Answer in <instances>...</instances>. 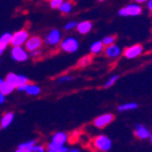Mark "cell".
<instances>
[{
	"label": "cell",
	"mask_w": 152,
	"mask_h": 152,
	"mask_svg": "<svg viewBox=\"0 0 152 152\" xmlns=\"http://www.w3.org/2000/svg\"><path fill=\"white\" fill-rule=\"evenodd\" d=\"M62 0H51L50 1V7L51 9H58V7L62 4Z\"/></svg>",
	"instance_id": "cell-29"
},
{
	"label": "cell",
	"mask_w": 152,
	"mask_h": 152,
	"mask_svg": "<svg viewBox=\"0 0 152 152\" xmlns=\"http://www.w3.org/2000/svg\"><path fill=\"white\" fill-rule=\"evenodd\" d=\"M91 56H83V58H81L80 60H79L78 65L80 66V67H85V66L89 65V64H91Z\"/></svg>",
	"instance_id": "cell-25"
},
{
	"label": "cell",
	"mask_w": 152,
	"mask_h": 152,
	"mask_svg": "<svg viewBox=\"0 0 152 152\" xmlns=\"http://www.w3.org/2000/svg\"><path fill=\"white\" fill-rule=\"evenodd\" d=\"M67 152H81V151L79 149H77V148H72V149H68Z\"/></svg>",
	"instance_id": "cell-33"
},
{
	"label": "cell",
	"mask_w": 152,
	"mask_h": 152,
	"mask_svg": "<svg viewBox=\"0 0 152 152\" xmlns=\"http://www.w3.org/2000/svg\"><path fill=\"white\" fill-rule=\"evenodd\" d=\"M142 12V9L140 5L136 3H131V4L126 5L124 8L120 9L118 11V14L122 17H127V16H138Z\"/></svg>",
	"instance_id": "cell-4"
},
{
	"label": "cell",
	"mask_w": 152,
	"mask_h": 152,
	"mask_svg": "<svg viewBox=\"0 0 152 152\" xmlns=\"http://www.w3.org/2000/svg\"><path fill=\"white\" fill-rule=\"evenodd\" d=\"M13 120H14V114H13L12 112L5 113V114L2 116V118H1V120H0V127L8 128L9 126L13 122Z\"/></svg>",
	"instance_id": "cell-14"
},
{
	"label": "cell",
	"mask_w": 152,
	"mask_h": 152,
	"mask_svg": "<svg viewBox=\"0 0 152 152\" xmlns=\"http://www.w3.org/2000/svg\"><path fill=\"white\" fill-rule=\"evenodd\" d=\"M60 12L64 13V14H67V13H70L72 10V3L69 2V1H63L62 4L58 7V9Z\"/></svg>",
	"instance_id": "cell-22"
},
{
	"label": "cell",
	"mask_w": 152,
	"mask_h": 152,
	"mask_svg": "<svg viewBox=\"0 0 152 152\" xmlns=\"http://www.w3.org/2000/svg\"><path fill=\"white\" fill-rule=\"evenodd\" d=\"M36 145V140H28V142H25L23 144H20L18 146V149H23V150H28L30 151V149L33 147V146H35Z\"/></svg>",
	"instance_id": "cell-23"
},
{
	"label": "cell",
	"mask_w": 152,
	"mask_h": 152,
	"mask_svg": "<svg viewBox=\"0 0 152 152\" xmlns=\"http://www.w3.org/2000/svg\"><path fill=\"white\" fill-rule=\"evenodd\" d=\"M142 50H144L142 46L140 45V44H136V45L130 46L127 49H124V58H129V60L130 58H135L142 53Z\"/></svg>",
	"instance_id": "cell-10"
},
{
	"label": "cell",
	"mask_w": 152,
	"mask_h": 152,
	"mask_svg": "<svg viewBox=\"0 0 152 152\" xmlns=\"http://www.w3.org/2000/svg\"><path fill=\"white\" fill-rule=\"evenodd\" d=\"M77 25H78V23H77V21H75V20L68 21V23L64 26V29H65V30H67V31L74 30V29L77 28Z\"/></svg>",
	"instance_id": "cell-27"
},
{
	"label": "cell",
	"mask_w": 152,
	"mask_h": 152,
	"mask_svg": "<svg viewBox=\"0 0 152 152\" xmlns=\"http://www.w3.org/2000/svg\"><path fill=\"white\" fill-rule=\"evenodd\" d=\"M118 78H119V77H118V75H114L113 77H111V78H110L109 80L104 83V87H105V88H107V87L113 86V85L116 83L117 80H118Z\"/></svg>",
	"instance_id": "cell-26"
},
{
	"label": "cell",
	"mask_w": 152,
	"mask_h": 152,
	"mask_svg": "<svg viewBox=\"0 0 152 152\" xmlns=\"http://www.w3.org/2000/svg\"><path fill=\"white\" fill-rule=\"evenodd\" d=\"M41 54H42L41 49H39V50H35V51H32V52H30V56H32L33 58H38L39 56H41Z\"/></svg>",
	"instance_id": "cell-30"
},
{
	"label": "cell",
	"mask_w": 152,
	"mask_h": 152,
	"mask_svg": "<svg viewBox=\"0 0 152 152\" xmlns=\"http://www.w3.org/2000/svg\"><path fill=\"white\" fill-rule=\"evenodd\" d=\"M11 56L16 62H26L28 60L29 54L23 47H13L11 50Z\"/></svg>",
	"instance_id": "cell-7"
},
{
	"label": "cell",
	"mask_w": 152,
	"mask_h": 152,
	"mask_svg": "<svg viewBox=\"0 0 152 152\" xmlns=\"http://www.w3.org/2000/svg\"><path fill=\"white\" fill-rule=\"evenodd\" d=\"M68 151V148L66 146H56V145H52L49 142L48 146H47V151L46 152H67Z\"/></svg>",
	"instance_id": "cell-21"
},
{
	"label": "cell",
	"mask_w": 152,
	"mask_h": 152,
	"mask_svg": "<svg viewBox=\"0 0 152 152\" xmlns=\"http://www.w3.org/2000/svg\"><path fill=\"white\" fill-rule=\"evenodd\" d=\"M11 39H12V34L9 32L3 33L2 35L0 36V48L5 49L9 45L11 44Z\"/></svg>",
	"instance_id": "cell-17"
},
{
	"label": "cell",
	"mask_w": 152,
	"mask_h": 152,
	"mask_svg": "<svg viewBox=\"0 0 152 152\" xmlns=\"http://www.w3.org/2000/svg\"><path fill=\"white\" fill-rule=\"evenodd\" d=\"M134 134L136 137H138L140 140H149L150 142L152 140V135L151 132L149 131L147 127H145L144 124H137L134 128Z\"/></svg>",
	"instance_id": "cell-8"
},
{
	"label": "cell",
	"mask_w": 152,
	"mask_h": 152,
	"mask_svg": "<svg viewBox=\"0 0 152 152\" xmlns=\"http://www.w3.org/2000/svg\"><path fill=\"white\" fill-rule=\"evenodd\" d=\"M45 147H44L43 145H37L36 144L35 146H33L32 148L30 149L29 152H45Z\"/></svg>",
	"instance_id": "cell-28"
},
{
	"label": "cell",
	"mask_w": 152,
	"mask_h": 152,
	"mask_svg": "<svg viewBox=\"0 0 152 152\" xmlns=\"http://www.w3.org/2000/svg\"><path fill=\"white\" fill-rule=\"evenodd\" d=\"M91 28H93V23L88 20H85V21H81V23H78L76 29L80 34H87L88 32H91Z\"/></svg>",
	"instance_id": "cell-13"
},
{
	"label": "cell",
	"mask_w": 152,
	"mask_h": 152,
	"mask_svg": "<svg viewBox=\"0 0 152 152\" xmlns=\"http://www.w3.org/2000/svg\"><path fill=\"white\" fill-rule=\"evenodd\" d=\"M15 152H29L28 150H23V149H17Z\"/></svg>",
	"instance_id": "cell-35"
},
{
	"label": "cell",
	"mask_w": 152,
	"mask_h": 152,
	"mask_svg": "<svg viewBox=\"0 0 152 152\" xmlns=\"http://www.w3.org/2000/svg\"><path fill=\"white\" fill-rule=\"evenodd\" d=\"M29 36V32L27 30H19L16 31L15 33L12 34V39H11V45L13 47H23L26 44V42L28 41Z\"/></svg>",
	"instance_id": "cell-3"
},
{
	"label": "cell",
	"mask_w": 152,
	"mask_h": 152,
	"mask_svg": "<svg viewBox=\"0 0 152 152\" xmlns=\"http://www.w3.org/2000/svg\"><path fill=\"white\" fill-rule=\"evenodd\" d=\"M61 32L56 29H53V30H51L50 32L46 35L45 37V44L49 46H56L58 44L61 43Z\"/></svg>",
	"instance_id": "cell-9"
},
{
	"label": "cell",
	"mask_w": 152,
	"mask_h": 152,
	"mask_svg": "<svg viewBox=\"0 0 152 152\" xmlns=\"http://www.w3.org/2000/svg\"><path fill=\"white\" fill-rule=\"evenodd\" d=\"M67 142H68V136L65 132H56L51 138L50 144L56 145V146H65Z\"/></svg>",
	"instance_id": "cell-11"
},
{
	"label": "cell",
	"mask_w": 152,
	"mask_h": 152,
	"mask_svg": "<svg viewBox=\"0 0 152 152\" xmlns=\"http://www.w3.org/2000/svg\"><path fill=\"white\" fill-rule=\"evenodd\" d=\"M115 41H116V37H115L114 35H107L102 38L101 43L103 44V46H105V47H109V46L114 45Z\"/></svg>",
	"instance_id": "cell-24"
},
{
	"label": "cell",
	"mask_w": 152,
	"mask_h": 152,
	"mask_svg": "<svg viewBox=\"0 0 152 152\" xmlns=\"http://www.w3.org/2000/svg\"><path fill=\"white\" fill-rule=\"evenodd\" d=\"M138 104L136 102H128V103L120 104L118 107V111L119 112H127V111H133V110L137 109Z\"/></svg>",
	"instance_id": "cell-19"
},
{
	"label": "cell",
	"mask_w": 152,
	"mask_h": 152,
	"mask_svg": "<svg viewBox=\"0 0 152 152\" xmlns=\"http://www.w3.org/2000/svg\"><path fill=\"white\" fill-rule=\"evenodd\" d=\"M43 45V39L39 36H31L28 38V41L25 44V50L27 52H32V51L39 50Z\"/></svg>",
	"instance_id": "cell-5"
},
{
	"label": "cell",
	"mask_w": 152,
	"mask_h": 152,
	"mask_svg": "<svg viewBox=\"0 0 152 152\" xmlns=\"http://www.w3.org/2000/svg\"><path fill=\"white\" fill-rule=\"evenodd\" d=\"M3 81H4V79H1V78H0V85H1V84L3 83Z\"/></svg>",
	"instance_id": "cell-36"
},
{
	"label": "cell",
	"mask_w": 152,
	"mask_h": 152,
	"mask_svg": "<svg viewBox=\"0 0 152 152\" xmlns=\"http://www.w3.org/2000/svg\"><path fill=\"white\" fill-rule=\"evenodd\" d=\"M91 148L96 151L107 152L112 148V140L107 135H98L91 142Z\"/></svg>",
	"instance_id": "cell-1"
},
{
	"label": "cell",
	"mask_w": 152,
	"mask_h": 152,
	"mask_svg": "<svg viewBox=\"0 0 152 152\" xmlns=\"http://www.w3.org/2000/svg\"><path fill=\"white\" fill-rule=\"evenodd\" d=\"M60 47L67 53H74L79 49V42L74 36H68L60 43Z\"/></svg>",
	"instance_id": "cell-2"
},
{
	"label": "cell",
	"mask_w": 152,
	"mask_h": 152,
	"mask_svg": "<svg viewBox=\"0 0 152 152\" xmlns=\"http://www.w3.org/2000/svg\"><path fill=\"white\" fill-rule=\"evenodd\" d=\"M25 93H27L30 96H36L41 93V87L36 84H30L28 83L25 86Z\"/></svg>",
	"instance_id": "cell-16"
},
{
	"label": "cell",
	"mask_w": 152,
	"mask_h": 152,
	"mask_svg": "<svg viewBox=\"0 0 152 152\" xmlns=\"http://www.w3.org/2000/svg\"><path fill=\"white\" fill-rule=\"evenodd\" d=\"M148 9H149V11L152 10V1H151V0H149V1H148Z\"/></svg>",
	"instance_id": "cell-34"
},
{
	"label": "cell",
	"mask_w": 152,
	"mask_h": 152,
	"mask_svg": "<svg viewBox=\"0 0 152 152\" xmlns=\"http://www.w3.org/2000/svg\"><path fill=\"white\" fill-rule=\"evenodd\" d=\"M4 50H5V49H1V48H0V56L2 54V52H3V51H4Z\"/></svg>",
	"instance_id": "cell-37"
},
{
	"label": "cell",
	"mask_w": 152,
	"mask_h": 152,
	"mask_svg": "<svg viewBox=\"0 0 152 152\" xmlns=\"http://www.w3.org/2000/svg\"><path fill=\"white\" fill-rule=\"evenodd\" d=\"M104 54L109 58H116L121 54V49H120L119 46H117L114 44V45L104 48Z\"/></svg>",
	"instance_id": "cell-12"
},
{
	"label": "cell",
	"mask_w": 152,
	"mask_h": 152,
	"mask_svg": "<svg viewBox=\"0 0 152 152\" xmlns=\"http://www.w3.org/2000/svg\"><path fill=\"white\" fill-rule=\"evenodd\" d=\"M72 80V77L71 76H62L61 78H58V82H68Z\"/></svg>",
	"instance_id": "cell-31"
},
{
	"label": "cell",
	"mask_w": 152,
	"mask_h": 152,
	"mask_svg": "<svg viewBox=\"0 0 152 152\" xmlns=\"http://www.w3.org/2000/svg\"><path fill=\"white\" fill-rule=\"evenodd\" d=\"M0 130H1V127H0Z\"/></svg>",
	"instance_id": "cell-38"
},
{
	"label": "cell",
	"mask_w": 152,
	"mask_h": 152,
	"mask_svg": "<svg viewBox=\"0 0 152 152\" xmlns=\"http://www.w3.org/2000/svg\"><path fill=\"white\" fill-rule=\"evenodd\" d=\"M114 120V116L111 113H105V114H102L100 116H98L96 119L94 120V126L99 129H103L107 126H109L112 121Z\"/></svg>",
	"instance_id": "cell-6"
},
{
	"label": "cell",
	"mask_w": 152,
	"mask_h": 152,
	"mask_svg": "<svg viewBox=\"0 0 152 152\" xmlns=\"http://www.w3.org/2000/svg\"><path fill=\"white\" fill-rule=\"evenodd\" d=\"M5 101V96H3L1 93H0V104H2Z\"/></svg>",
	"instance_id": "cell-32"
},
{
	"label": "cell",
	"mask_w": 152,
	"mask_h": 152,
	"mask_svg": "<svg viewBox=\"0 0 152 152\" xmlns=\"http://www.w3.org/2000/svg\"><path fill=\"white\" fill-rule=\"evenodd\" d=\"M91 52L93 54H100L104 51V46L101 43V41H97L91 45Z\"/></svg>",
	"instance_id": "cell-18"
},
{
	"label": "cell",
	"mask_w": 152,
	"mask_h": 152,
	"mask_svg": "<svg viewBox=\"0 0 152 152\" xmlns=\"http://www.w3.org/2000/svg\"><path fill=\"white\" fill-rule=\"evenodd\" d=\"M14 87L11 85V84H9L8 82L3 81V83L0 85V93L3 95V96H7V95H10L11 93H13V91H14Z\"/></svg>",
	"instance_id": "cell-20"
},
{
	"label": "cell",
	"mask_w": 152,
	"mask_h": 152,
	"mask_svg": "<svg viewBox=\"0 0 152 152\" xmlns=\"http://www.w3.org/2000/svg\"><path fill=\"white\" fill-rule=\"evenodd\" d=\"M4 81L8 82L9 84H11L14 88H17V87L19 86V75L11 72V74H9L8 76H7Z\"/></svg>",
	"instance_id": "cell-15"
}]
</instances>
